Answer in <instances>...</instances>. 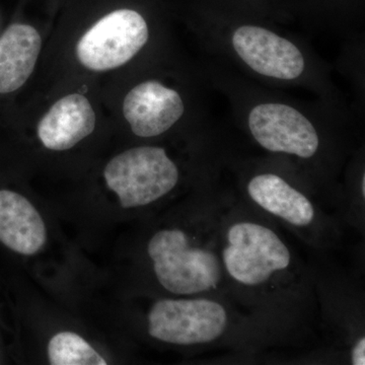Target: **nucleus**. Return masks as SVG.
<instances>
[{
  "mask_svg": "<svg viewBox=\"0 0 365 365\" xmlns=\"http://www.w3.org/2000/svg\"><path fill=\"white\" fill-rule=\"evenodd\" d=\"M181 230H163L151 237L148 252L153 270L165 289L178 295L207 292L217 287L222 268L209 250L192 246Z\"/></svg>",
  "mask_w": 365,
  "mask_h": 365,
  "instance_id": "nucleus-1",
  "label": "nucleus"
},
{
  "mask_svg": "<svg viewBox=\"0 0 365 365\" xmlns=\"http://www.w3.org/2000/svg\"><path fill=\"white\" fill-rule=\"evenodd\" d=\"M108 188L117 194L123 208L155 202L179 182L176 163L158 146H139L113 158L104 170Z\"/></svg>",
  "mask_w": 365,
  "mask_h": 365,
  "instance_id": "nucleus-2",
  "label": "nucleus"
},
{
  "mask_svg": "<svg viewBox=\"0 0 365 365\" xmlns=\"http://www.w3.org/2000/svg\"><path fill=\"white\" fill-rule=\"evenodd\" d=\"M222 259L227 273L241 284L266 282L290 264L289 250L270 228L254 222H237L228 228Z\"/></svg>",
  "mask_w": 365,
  "mask_h": 365,
  "instance_id": "nucleus-3",
  "label": "nucleus"
},
{
  "mask_svg": "<svg viewBox=\"0 0 365 365\" xmlns=\"http://www.w3.org/2000/svg\"><path fill=\"white\" fill-rule=\"evenodd\" d=\"M148 38L150 30L140 14L119 9L91 26L78 41L76 55L90 71H111L130 61Z\"/></svg>",
  "mask_w": 365,
  "mask_h": 365,
  "instance_id": "nucleus-4",
  "label": "nucleus"
},
{
  "mask_svg": "<svg viewBox=\"0 0 365 365\" xmlns=\"http://www.w3.org/2000/svg\"><path fill=\"white\" fill-rule=\"evenodd\" d=\"M227 314L215 300L162 299L148 314V333L175 345L205 344L225 333Z\"/></svg>",
  "mask_w": 365,
  "mask_h": 365,
  "instance_id": "nucleus-5",
  "label": "nucleus"
},
{
  "mask_svg": "<svg viewBox=\"0 0 365 365\" xmlns=\"http://www.w3.org/2000/svg\"><path fill=\"white\" fill-rule=\"evenodd\" d=\"M230 47L250 71L280 83H294L307 69L306 55L294 41L257 25L237 26L230 33Z\"/></svg>",
  "mask_w": 365,
  "mask_h": 365,
  "instance_id": "nucleus-6",
  "label": "nucleus"
},
{
  "mask_svg": "<svg viewBox=\"0 0 365 365\" xmlns=\"http://www.w3.org/2000/svg\"><path fill=\"white\" fill-rule=\"evenodd\" d=\"M250 133L261 148L274 153L311 158L319 148V132L306 114L287 103L265 101L247 113Z\"/></svg>",
  "mask_w": 365,
  "mask_h": 365,
  "instance_id": "nucleus-7",
  "label": "nucleus"
},
{
  "mask_svg": "<svg viewBox=\"0 0 365 365\" xmlns=\"http://www.w3.org/2000/svg\"><path fill=\"white\" fill-rule=\"evenodd\" d=\"M179 91L158 81L134 86L124 98L123 115L136 136L150 138L169 131L184 116Z\"/></svg>",
  "mask_w": 365,
  "mask_h": 365,
  "instance_id": "nucleus-8",
  "label": "nucleus"
},
{
  "mask_svg": "<svg viewBox=\"0 0 365 365\" xmlns=\"http://www.w3.org/2000/svg\"><path fill=\"white\" fill-rule=\"evenodd\" d=\"M96 114L85 96L71 93L60 98L38 124V136L48 150H71L91 135Z\"/></svg>",
  "mask_w": 365,
  "mask_h": 365,
  "instance_id": "nucleus-9",
  "label": "nucleus"
},
{
  "mask_svg": "<svg viewBox=\"0 0 365 365\" xmlns=\"http://www.w3.org/2000/svg\"><path fill=\"white\" fill-rule=\"evenodd\" d=\"M46 241L44 220L35 206L21 194L0 190V242L16 253L32 256Z\"/></svg>",
  "mask_w": 365,
  "mask_h": 365,
  "instance_id": "nucleus-10",
  "label": "nucleus"
},
{
  "mask_svg": "<svg viewBox=\"0 0 365 365\" xmlns=\"http://www.w3.org/2000/svg\"><path fill=\"white\" fill-rule=\"evenodd\" d=\"M42 39L35 28L14 24L0 38V93L23 86L35 69Z\"/></svg>",
  "mask_w": 365,
  "mask_h": 365,
  "instance_id": "nucleus-11",
  "label": "nucleus"
},
{
  "mask_svg": "<svg viewBox=\"0 0 365 365\" xmlns=\"http://www.w3.org/2000/svg\"><path fill=\"white\" fill-rule=\"evenodd\" d=\"M247 189L254 202L290 225L307 227L314 222V209L311 201L278 175H256L250 180Z\"/></svg>",
  "mask_w": 365,
  "mask_h": 365,
  "instance_id": "nucleus-12",
  "label": "nucleus"
},
{
  "mask_svg": "<svg viewBox=\"0 0 365 365\" xmlns=\"http://www.w3.org/2000/svg\"><path fill=\"white\" fill-rule=\"evenodd\" d=\"M48 357L52 365H106L104 357L78 334L60 332L48 345Z\"/></svg>",
  "mask_w": 365,
  "mask_h": 365,
  "instance_id": "nucleus-13",
  "label": "nucleus"
},
{
  "mask_svg": "<svg viewBox=\"0 0 365 365\" xmlns=\"http://www.w3.org/2000/svg\"><path fill=\"white\" fill-rule=\"evenodd\" d=\"M352 364H365V338L357 341L352 350Z\"/></svg>",
  "mask_w": 365,
  "mask_h": 365,
  "instance_id": "nucleus-14",
  "label": "nucleus"
},
{
  "mask_svg": "<svg viewBox=\"0 0 365 365\" xmlns=\"http://www.w3.org/2000/svg\"><path fill=\"white\" fill-rule=\"evenodd\" d=\"M361 192H362V196H365V176H362L361 180Z\"/></svg>",
  "mask_w": 365,
  "mask_h": 365,
  "instance_id": "nucleus-15",
  "label": "nucleus"
}]
</instances>
